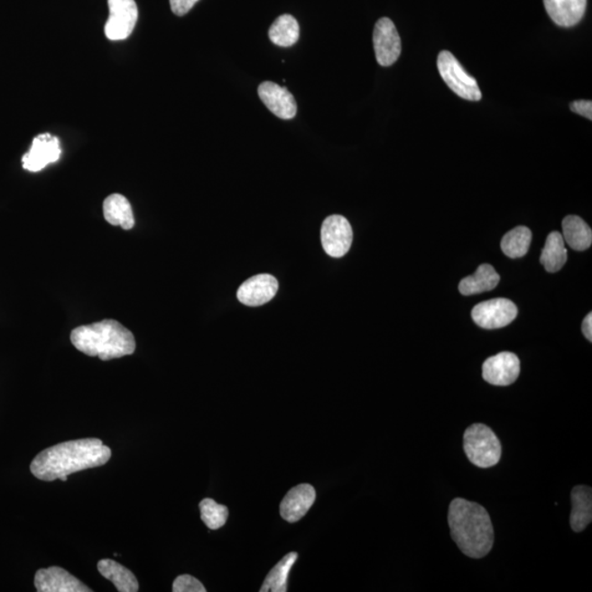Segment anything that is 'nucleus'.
Listing matches in <instances>:
<instances>
[{
    "instance_id": "4",
    "label": "nucleus",
    "mask_w": 592,
    "mask_h": 592,
    "mask_svg": "<svg viewBox=\"0 0 592 592\" xmlns=\"http://www.w3.org/2000/svg\"><path fill=\"white\" fill-rule=\"evenodd\" d=\"M464 452L474 466L488 468L497 466L502 458V444L491 428L474 423L464 432Z\"/></svg>"
},
{
    "instance_id": "24",
    "label": "nucleus",
    "mask_w": 592,
    "mask_h": 592,
    "mask_svg": "<svg viewBox=\"0 0 592 592\" xmlns=\"http://www.w3.org/2000/svg\"><path fill=\"white\" fill-rule=\"evenodd\" d=\"M298 553H289L279 561L265 578L260 592H285L288 591V578L291 569L298 560Z\"/></svg>"
},
{
    "instance_id": "22",
    "label": "nucleus",
    "mask_w": 592,
    "mask_h": 592,
    "mask_svg": "<svg viewBox=\"0 0 592 592\" xmlns=\"http://www.w3.org/2000/svg\"><path fill=\"white\" fill-rule=\"evenodd\" d=\"M563 238L565 244L577 252H584L592 244V232L583 218L569 216L563 219Z\"/></svg>"
},
{
    "instance_id": "25",
    "label": "nucleus",
    "mask_w": 592,
    "mask_h": 592,
    "mask_svg": "<svg viewBox=\"0 0 592 592\" xmlns=\"http://www.w3.org/2000/svg\"><path fill=\"white\" fill-rule=\"evenodd\" d=\"M532 233L525 227H518L504 235L502 244L503 252L509 258H522L529 252Z\"/></svg>"
},
{
    "instance_id": "9",
    "label": "nucleus",
    "mask_w": 592,
    "mask_h": 592,
    "mask_svg": "<svg viewBox=\"0 0 592 592\" xmlns=\"http://www.w3.org/2000/svg\"><path fill=\"white\" fill-rule=\"evenodd\" d=\"M375 52L377 63L389 68L402 53V41L394 23L390 18H381L375 23L374 32Z\"/></svg>"
},
{
    "instance_id": "18",
    "label": "nucleus",
    "mask_w": 592,
    "mask_h": 592,
    "mask_svg": "<svg viewBox=\"0 0 592 592\" xmlns=\"http://www.w3.org/2000/svg\"><path fill=\"white\" fill-rule=\"evenodd\" d=\"M104 216L106 221L111 226L121 227L125 231H129L135 226L131 204L125 196L119 195V193H115L106 199Z\"/></svg>"
},
{
    "instance_id": "11",
    "label": "nucleus",
    "mask_w": 592,
    "mask_h": 592,
    "mask_svg": "<svg viewBox=\"0 0 592 592\" xmlns=\"http://www.w3.org/2000/svg\"><path fill=\"white\" fill-rule=\"evenodd\" d=\"M60 153L62 151L58 137L44 133L33 140L32 148L23 157V166L25 171L32 172L42 171L49 164L58 162Z\"/></svg>"
},
{
    "instance_id": "15",
    "label": "nucleus",
    "mask_w": 592,
    "mask_h": 592,
    "mask_svg": "<svg viewBox=\"0 0 592 592\" xmlns=\"http://www.w3.org/2000/svg\"><path fill=\"white\" fill-rule=\"evenodd\" d=\"M316 499L315 488L310 484H301L285 495L280 504V513L285 522H300L312 508Z\"/></svg>"
},
{
    "instance_id": "14",
    "label": "nucleus",
    "mask_w": 592,
    "mask_h": 592,
    "mask_svg": "<svg viewBox=\"0 0 592 592\" xmlns=\"http://www.w3.org/2000/svg\"><path fill=\"white\" fill-rule=\"evenodd\" d=\"M279 283L272 274H259L250 278L238 289L239 302L247 306H260L270 302L277 294Z\"/></svg>"
},
{
    "instance_id": "2",
    "label": "nucleus",
    "mask_w": 592,
    "mask_h": 592,
    "mask_svg": "<svg viewBox=\"0 0 592 592\" xmlns=\"http://www.w3.org/2000/svg\"><path fill=\"white\" fill-rule=\"evenodd\" d=\"M451 535L463 554L472 559H483L494 545L491 517L481 504L463 498L452 500L448 514Z\"/></svg>"
},
{
    "instance_id": "29",
    "label": "nucleus",
    "mask_w": 592,
    "mask_h": 592,
    "mask_svg": "<svg viewBox=\"0 0 592 592\" xmlns=\"http://www.w3.org/2000/svg\"><path fill=\"white\" fill-rule=\"evenodd\" d=\"M570 110L575 114L592 120V102L590 100H576L570 104Z\"/></svg>"
},
{
    "instance_id": "27",
    "label": "nucleus",
    "mask_w": 592,
    "mask_h": 592,
    "mask_svg": "<svg viewBox=\"0 0 592 592\" xmlns=\"http://www.w3.org/2000/svg\"><path fill=\"white\" fill-rule=\"evenodd\" d=\"M173 592H206L200 580L190 575L178 576L172 584Z\"/></svg>"
},
{
    "instance_id": "21",
    "label": "nucleus",
    "mask_w": 592,
    "mask_h": 592,
    "mask_svg": "<svg viewBox=\"0 0 592 592\" xmlns=\"http://www.w3.org/2000/svg\"><path fill=\"white\" fill-rule=\"evenodd\" d=\"M541 264L546 272L554 273L560 272L568 262V249L565 247L563 235L559 232L550 233L546 239L545 246L541 254Z\"/></svg>"
},
{
    "instance_id": "1",
    "label": "nucleus",
    "mask_w": 592,
    "mask_h": 592,
    "mask_svg": "<svg viewBox=\"0 0 592 592\" xmlns=\"http://www.w3.org/2000/svg\"><path fill=\"white\" fill-rule=\"evenodd\" d=\"M111 454V449L99 439H79L45 449L34 458L30 471L40 481L66 482L70 474L105 466Z\"/></svg>"
},
{
    "instance_id": "20",
    "label": "nucleus",
    "mask_w": 592,
    "mask_h": 592,
    "mask_svg": "<svg viewBox=\"0 0 592 592\" xmlns=\"http://www.w3.org/2000/svg\"><path fill=\"white\" fill-rule=\"evenodd\" d=\"M98 570L101 576L111 581L120 592L139 591V581L130 569L114 560H101L98 563Z\"/></svg>"
},
{
    "instance_id": "19",
    "label": "nucleus",
    "mask_w": 592,
    "mask_h": 592,
    "mask_svg": "<svg viewBox=\"0 0 592 592\" xmlns=\"http://www.w3.org/2000/svg\"><path fill=\"white\" fill-rule=\"evenodd\" d=\"M499 281L500 275L493 265L484 264L479 265L476 273L461 281L458 284V290H460L461 294L466 296L479 294L496 288Z\"/></svg>"
},
{
    "instance_id": "10",
    "label": "nucleus",
    "mask_w": 592,
    "mask_h": 592,
    "mask_svg": "<svg viewBox=\"0 0 592 592\" xmlns=\"http://www.w3.org/2000/svg\"><path fill=\"white\" fill-rule=\"evenodd\" d=\"M520 360L513 352H500L483 365V379L495 386H508L517 381Z\"/></svg>"
},
{
    "instance_id": "28",
    "label": "nucleus",
    "mask_w": 592,
    "mask_h": 592,
    "mask_svg": "<svg viewBox=\"0 0 592 592\" xmlns=\"http://www.w3.org/2000/svg\"><path fill=\"white\" fill-rule=\"evenodd\" d=\"M198 2L199 0H170L171 12L180 17L190 12Z\"/></svg>"
},
{
    "instance_id": "3",
    "label": "nucleus",
    "mask_w": 592,
    "mask_h": 592,
    "mask_svg": "<svg viewBox=\"0 0 592 592\" xmlns=\"http://www.w3.org/2000/svg\"><path fill=\"white\" fill-rule=\"evenodd\" d=\"M70 341L79 351L102 361L133 355L136 349L134 336L114 319L79 326L71 331Z\"/></svg>"
},
{
    "instance_id": "8",
    "label": "nucleus",
    "mask_w": 592,
    "mask_h": 592,
    "mask_svg": "<svg viewBox=\"0 0 592 592\" xmlns=\"http://www.w3.org/2000/svg\"><path fill=\"white\" fill-rule=\"evenodd\" d=\"M321 244L330 257H344L349 252L354 232L348 219L341 216H330L325 219L320 231Z\"/></svg>"
},
{
    "instance_id": "30",
    "label": "nucleus",
    "mask_w": 592,
    "mask_h": 592,
    "mask_svg": "<svg viewBox=\"0 0 592 592\" xmlns=\"http://www.w3.org/2000/svg\"><path fill=\"white\" fill-rule=\"evenodd\" d=\"M583 333L587 339L591 343L592 341V314L589 313L586 316L583 321Z\"/></svg>"
},
{
    "instance_id": "26",
    "label": "nucleus",
    "mask_w": 592,
    "mask_h": 592,
    "mask_svg": "<svg viewBox=\"0 0 592 592\" xmlns=\"http://www.w3.org/2000/svg\"><path fill=\"white\" fill-rule=\"evenodd\" d=\"M199 507H200L202 522L208 529L217 530L227 523L228 508L217 504L216 500L203 499Z\"/></svg>"
},
{
    "instance_id": "6",
    "label": "nucleus",
    "mask_w": 592,
    "mask_h": 592,
    "mask_svg": "<svg viewBox=\"0 0 592 592\" xmlns=\"http://www.w3.org/2000/svg\"><path fill=\"white\" fill-rule=\"evenodd\" d=\"M108 5L109 18L105 25L106 37L111 41L129 38L139 19L135 0H108Z\"/></svg>"
},
{
    "instance_id": "16",
    "label": "nucleus",
    "mask_w": 592,
    "mask_h": 592,
    "mask_svg": "<svg viewBox=\"0 0 592 592\" xmlns=\"http://www.w3.org/2000/svg\"><path fill=\"white\" fill-rule=\"evenodd\" d=\"M546 13L563 28L574 27L585 16L587 0H543Z\"/></svg>"
},
{
    "instance_id": "23",
    "label": "nucleus",
    "mask_w": 592,
    "mask_h": 592,
    "mask_svg": "<svg viewBox=\"0 0 592 592\" xmlns=\"http://www.w3.org/2000/svg\"><path fill=\"white\" fill-rule=\"evenodd\" d=\"M269 38L278 47H293L300 38L298 20L288 14L275 19V22L269 29Z\"/></svg>"
},
{
    "instance_id": "13",
    "label": "nucleus",
    "mask_w": 592,
    "mask_h": 592,
    "mask_svg": "<svg viewBox=\"0 0 592 592\" xmlns=\"http://www.w3.org/2000/svg\"><path fill=\"white\" fill-rule=\"evenodd\" d=\"M259 98L274 116L282 120H291L298 112V106L292 94L273 81H264L258 87Z\"/></svg>"
},
{
    "instance_id": "17",
    "label": "nucleus",
    "mask_w": 592,
    "mask_h": 592,
    "mask_svg": "<svg viewBox=\"0 0 592 592\" xmlns=\"http://www.w3.org/2000/svg\"><path fill=\"white\" fill-rule=\"evenodd\" d=\"M573 509L570 513V527L575 532H581L592 522V489L589 486H576L571 491Z\"/></svg>"
},
{
    "instance_id": "12",
    "label": "nucleus",
    "mask_w": 592,
    "mask_h": 592,
    "mask_svg": "<svg viewBox=\"0 0 592 592\" xmlns=\"http://www.w3.org/2000/svg\"><path fill=\"white\" fill-rule=\"evenodd\" d=\"M34 586L39 592H91L90 588L68 570L58 566L42 569L34 577Z\"/></svg>"
},
{
    "instance_id": "7",
    "label": "nucleus",
    "mask_w": 592,
    "mask_h": 592,
    "mask_svg": "<svg viewBox=\"0 0 592 592\" xmlns=\"http://www.w3.org/2000/svg\"><path fill=\"white\" fill-rule=\"evenodd\" d=\"M517 315V306L508 299L489 300L472 310L474 323L484 329L506 328Z\"/></svg>"
},
{
    "instance_id": "5",
    "label": "nucleus",
    "mask_w": 592,
    "mask_h": 592,
    "mask_svg": "<svg viewBox=\"0 0 592 592\" xmlns=\"http://www.w3.org/2000/svg\"><path fill=\"white\" fill-rule=\"evenodd\" d=\"M437 65L444 83L454 94L469 101L482 99V91L479 89L476 79L467 73L456 56L451 52L442 51L438 55Z\"/></svg>"
}]
</instances>
